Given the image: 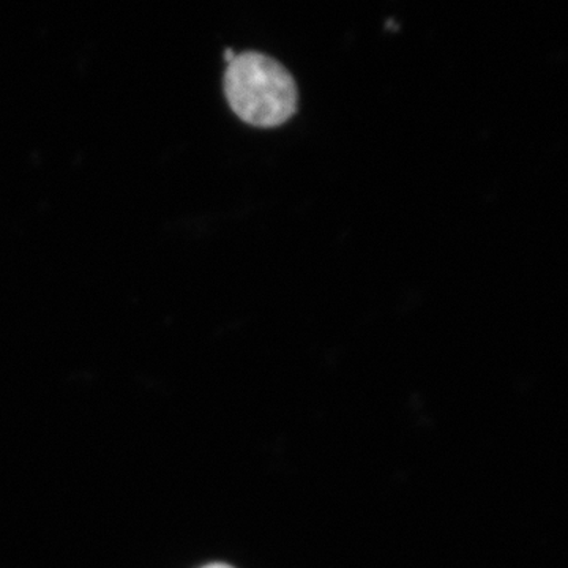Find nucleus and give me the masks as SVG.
<instances>
[{
  "mask_svg": "<svg viewBox=\"0 0 568 568\" xmlns=\"http://www.w3.org/2000/svg\"><path fill=\"white\" fill-rule=\"evenodd\" d=\"M231 110L245 123L272 129L297 111V85L282 63L261 52L235 54L223 80Z\"/></svg>",
  "mask_w": 568,
  "mask_h": 568,
  "instance_id": "obj_1",
  "label": "nucleus"
},
{
  "mask_svg": "<svg viewBox=\"0 0 568 568\" xmlns=\"http://www.w3.org/2000/svg\"><path fill=\"white\" fill-rule=\"evenodd\" d=\"M203 568H234V567L227 566V564L215 562V564H209V566H205Z\"/></svg>",
  "mask_w": 568,
  "mask_h": 568,
  "instance_id": "obj_2",
  "label": "nucleus"
}]
</instances>
